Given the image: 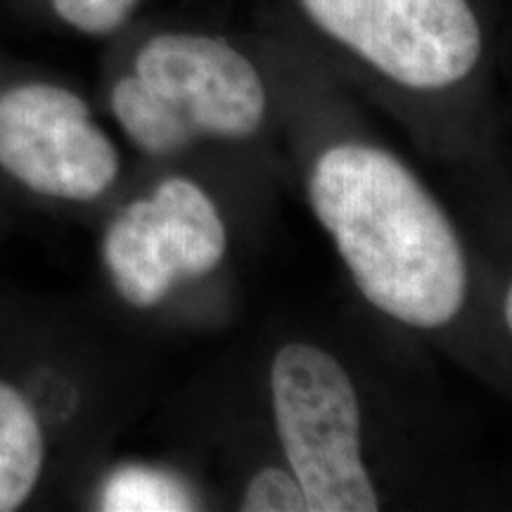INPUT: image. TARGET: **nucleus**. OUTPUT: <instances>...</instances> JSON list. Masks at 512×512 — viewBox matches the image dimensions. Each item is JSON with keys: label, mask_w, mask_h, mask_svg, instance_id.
I'll use <instances>...</instances> for the list:
<instances>
[{"label": "nucleus", "mask_w": 512, "mask_h": 512, "mask_svg": "<svg viewBox=\"0 0 512 512\" xmlns=\"http://www.w3.org/2000/svg\"><path fill=\"white\" fill-rule=\"evenodd\" d=\"M112 112L126 136L147 155H171L188 147L195 136L136 74L112 88Z\"/></svg>", "instance_id": "nucleus-8"}, {"label": "nucleus", "mask_w": 512, "mask_h": 512, "mask_svg": "<svg viewBox=\"0 0 512 512\" xmlns=\"http://www.w3.org/2000/svg\"><path fill=\"white\" fill-rule=\"evenodd\" d=\"M302 8L318 29L415 91L467 79L482 55L467 0H302Z\"/></svg>", "instance_id": "nucleus-3"}, {"label": "nucleus", "mask_w": 512, "mask_h": 512, "mask_svg": "<svg viewBox=\"0 0 512 512\" xmlns=\"http://www.w3.org/2000/svg\"><path fill=\"white\" fill-rule=\"evenodd\" d=\"M273 418L309 512H375L377 494L361 456V406L335 356L287 344L271 368Z\"/></svg>", "instance_id": "nucleus-2"}, {"label": "nucleus", "mask_w": 512, "mask_h": 512, "mask_svg": "<svg viewBox=\"0 0 512 512\" xmlns=\"http://www.w3.org/2000/svg\"><path fill=\"white\" fill-rule=\"evenodd\" d=\"M64 24L88 36H107L131 17L140 0H50Z\"/></svg>", "instance_id": "nucleus-10"}, {"label": "nucleus", "mask_w": 512, "mask_h": 512, "mask_svg": "<svg viewBox=\"0 0 512 512\" xmlns=\"http://www.w3.org/2000/svg\"><path fill=\"white\" fill-rule=\"evenodd\" d=\"M100 508L107 512L195 510L190 491L176 477L150 467H121L102 484Z\"/></svg>", "instance_id": "nucleus-9"}, {"label": "nucleus", "mask_w": 512, "mask_h": 512, "mask_svg": "<svg viewBox=\"0 0 512 512\" xmlns=\"http://www.w3.org/2000/svg\"><path fill=\"white\" fill-rule=\"evenodd\" d=\"M503 316H505V325H512V292H505V304H503Z\"/></svg>", "instance_id": "nucleus-12"}, {"label": "nucleus", "mask_w": 512, "mask_h": 512, "mask_svg": "<svg viewBox=\"0 0 512 512\" xmlns=\"http://www.w3.org/2000/svg\"><path fill=\"white\" fill-rule=\"evenodd\" d=\"M0 171L38 197L91 202L119 176V152L86 100L46 81L0 91Z\"/></svg>", "instance_id": "nucleus-4"}, {"label": "nucleus", "mask_w": 512, "mask_h": 512, "mask_svg": "<svg viewBox=\"0 0 512 512\" xmlns=\"http://www.w3.org/2000/svg\"><path fill=\"white\" fill-rule=\"evenodd\" d=\"M48 465L43 408L27 389L0 377V512L22 510Z\"/></svg>", "instance_id": "nucleus-7"}, {"label": "nucleus", "mask_w": 512, "mask_h": 512, "mask_svg": "<svg viewBox=\"0 0 512 512\" xmlns=\"http://www.w3.org/2000/svg\"><path fill=\"white\" fill-rule=\"evenodd\" d=\"M133 74L195 138H247L264 121V81L223 38L159 34L138 50Z\"/></svg>", "instance_id": "nucleus-6"}, {"label": "nucleus", "mask_w": 512, "mask_h": 512, "mask_svg": "<svg viewBox=\"0 0 512 512\" xmlns=\"http://www.w3.org/2000/svg\"><path fill=\"white\" fill-rule=\"evenodd\" d=\"M245 512H309L302 486L280 467H264L252 477L245 498Z\"/></svg>", "instance_id": "nucleus-11"}, {"label": "nucleus", "mask_w": 512, "mask_h": 512, "mask_svg": "<svg viewBox=\"0 0 512 512\" xmlns=\"http://www.w3.org/2000/svg\"><path fill=\"white\" fill-rule=\"evenodd\" d=\"M226 245V226L207 192L174 176L119 211L102 238V261L121 297L150 309L181 278L214 271Z\"/></svg>", "instance_id": "nucleus-5"}, {"label": "nucleus", "mask_w": 512, "mask_h": 512, "mask_svg": "<svg viewBox=\"0 0 512 512\" xmlns=\"http://www.w3.org/2000/svg\"><path fill=\"white\" fill-rule=\"evenodd\" d=\"M309 200L375 309L411 328H444L467 299V264L451 221L399 159L368 145L318 157Z\"/></svg>", "instance_id": "nucleus-1"}]
</instances>
